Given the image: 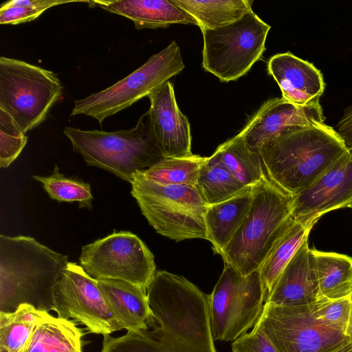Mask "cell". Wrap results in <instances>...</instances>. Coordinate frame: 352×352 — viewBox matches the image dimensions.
I'll return each instance as SVG.
<instances>
[{"instance_id":"obj_1","label":"cell","mask_w":352,"mask_h":352,"mask_svg":"<svg viewBox=\"0 0 352 352\" xmlns=\"http://www.w3.org/2000/svg\"><path fill=\"white\" fill-rule=\"evenodd\" d=\"M258 152L267 177L293 196L311 186L349 151L336 131L323 123L285 131Z\"/></svg>"},{"instance_id":"obj_2","label":"cell","mask_w":352,"mask_h":352,"mask_svg":"<svg viewBox=\"0 0 352 352\" xmlns=\"http://www.w3.org/2000/svg\"><path fill=\"white\" fill-rule=\"evenodd\" d=\"M292 195L267 175L253 187L249 212L221 254L242 275L258 270L292 217Z\"/></svg>"},{"instance_id":"obj_3","label":"cell","mask_w":352,"mask_h":352,"mask_svg":"<svg viewBox=\"0 0 352 352\" xmlns=\"http://www.w3.org/2000/svg\"><path fill=\"white\" fill-rule=\"evenodd\" d=\"M63 133L87 165L107 170L130 184L135 173L148 169L164 157L148 111L131 129L107 132L65 126Z\"/></svg>"},{"instance_id":"obj_4","label":"cell","mask_w":352,"mask_h":352,"mask_svg":"<svg viewBox=\"0 0 352 352\" xmlns=\"http://www.w3.org/2000/svg\"><path fill=\"white\" fill-rule=\"evenodd\" d=\"M58 253L29 236L0 235L1 304L30 296L51 298L54 286L68 263Z\"/></svg>"},{"instance_id":"obj_5","label":"cell","mask_w":352,"mask_h":352,"mask_svg":"<svg viewBox=\"0 0 352 352\" xmlns=\"http://www.w3.org/2000/svg\"><path fill=\"white\" fill-rule=\"evenodd\" d=\"M131 184V195L157 233L175 241L208 240L205 215L208 206L196 186L157 184L140 171Z\"/></svg>"},{"instance_id":"obj_6","label":"cell","mask_w":352,"mask_h":352,"mask_svg":"<svg viewBox=\"0 0 352 352\" xmlns=\"http://www.w3.org/2000/svg\"><path fill=\"white\" fill-rule=\"evenodd\" d=\"M53 72L23 60L0 58V109L25 133L45 120L63 94Z\"/></svg>"},{"instance_id":"obj_7","label":"cell","mask_w":352,"mask_h":352,"mask_svg":"<svg viewBox=\"0 0 352 352\" xmlns=\"http://www.w3.org/2000/svg\"><path fill=\"white\" fill-rule=\"evenodd\" d=\"M185 68L179 47L173 41L138 69L114 85L74 101L71 116H90L102 123L157 89Z\"/></svg>"},{"instance_id":"obj_8","label":"cell","mask_w":352,"mask_h":352,"mask_svg":"<svg viewBox=\"0 0 352 352\" xmlns=\"http://www.w3.org/2000/svg\"><path fill=\"white\" fill-rule=\"evenodd\" d=\"M270 28L252 10L227 26L201 30L202 67L221 81L236 80L261 58Z\"/></svg>"},{"instance_id":"obj_9","label":"cell","mask_w":352,"mask_h":352,"mask_svg":"<svg viewBox=\"0 0 352 352\" xmlns=\"http://www.w3.org/2000/svg\"><path fill=\"white\" fill-rule=\"evenodd\" d=\"M265 303L259 270L243 276L225 263L209 295L210 327L214 340L234 341L254 327Z\"/></svg>"},{"instance_id":"obj_10","label":"cell","mask_w":352,"mask_h":352,"mask_svg":"<svg viewBox=\"0 0 352 352\" xmlns=\"http://www.w3.org/2000/svg\"><path fill=\"white\" fill-rule=\"evenodd\" d=\"M79 261L95 279L124 280L146 291L157 272L152 252L129 231L114 232L82 246Z\"/></svg>"},{"instance_id":"obj_11","label":"cell","mask_w":352,"mask_h":352,"mask_svg":"<svg viewBox=\"0 0 352 352\" xmlns=\"http://www.w3.org/2000/svg\"><path fill=\"white\" fill-rule=\"evenodd\" d=\"M279 352H322L351 338L316 318L309 305L265 302L254 326Z\"/></svg>"},{"instance_id":"obj_12","label":"cell","mask_w":352,"mask_h":352,"mask_svg":"<svg viewBox=\"0 0 352 352\" xmlns=\"http://www.w3.org/2000/svg\"><path fill=\"white\" fill-rule=\"evenodd\" d=\"M50 303L58 318L77 321L103 336L121 330L110 311L96 279L80 265L68 262L53 287Z\"/></svg>"},{"instance_id":"obj_13","label":"cell","mask_w":352,"mask_h":352,"mask_svg":"<svg viewBox=\"0 0 352 352\" xmlns=\"http://www.w3.org/2000/svg\"><path fill=\"white\" fill-rule=\"evenodd\" d=\"M352 201V150L341 157L311 186L292 196V217L310 226L331 210Z\"/></svg>"},{"instance_id":"obj_14","label":"cell","mask_w":352,"mask_h":352,"mask_svg":"<svg viewBox=\"0 0 352 352\" xmlns=\"http://www.w3.org/2000/svg\"><path fill=\"white\" fill-rule=\"evenodd\" d=\"M324 120L320 101L297 106L274 98L258 109L240 133L247 146L258 151L265 142L285 131L323 124Z\"/></svg>"},{"instance_id":"obj_15","label":"cell","mask_w":352,"mask_h":352,"mask_svg":"<svg viewBox=\"0 0 352 352\" xmlns=\"http://www.w3.org/2000/svg\"><path fill=\"white\" fill-rule=\"evenodd\" d=\"M148 98L153 133L164 157L192 155L190 123L178 107L172 83L165 82Z\"/></svg>"},{"instance_id":"obj_16","label":"cell","mask_w":352,"mask_h":352,"mask_svg":"<svg viewBox=\"0 0 352 352\" xmlns=\"http://www.w3.org/2000/svg\"><path fill=\"white\" fill-rule=\"evenodd\" d=\"M267 71L277 82L282 98L295 105L305 106L320 101L324 91L320 71L290 52L272 56Z\"/></svg>"},{"instance_id":"obj_17","label":"cell","mask_w":352,"mask_h":352,"mask_svg":"<svg viewBox=\"0 0 352 352\" xmlns=\"http://www.w3.org/2000/svg\"><path fill=\"white\" fill-rule=\"evenodd\" d=\"M319 298L308 237L284 268L265 302L282 306L309 305Z\"/></svg>"},{"instance_id":"obj_18","label":"cell","mask_w":352,"mask_h":352,"mask_svg":"<svg viewBox=\"0 0 352 352\" xmlns=\"http://www.w3.org/2000/svg\"><path fill=\"white\" fill-rule=\"evenodd\" d=\"M87 3L129 19L137 30L165 28L177 23L198 25L197 21L173 0H94Z\"/></svg>"},{"instance_id":"obj_19","label":"cell","mask_w":352,"mask_h":352,"mask_svg":"<svg viewBox=\"0 0 352 352\" xmlns=\"http://www.w3.org/2000/svg\"><path fill=\"white\" fill-rule=\"evenodd\" d=\"M112 315L127 331L147 329L153 320L146 292L130 283L115 279H96Z\"/></svg>"},{"instance_id":"obj_20","label":"cell","mask_w":352,"mask_h":352,"mask_svg":"<svg viewBox=\"0 0 352 352\" xmlns=\"http://www.w3.org/2000/svg\"><path fill=\"white\" fill-rule=\"evenodd\" d=\"M254 186H247L234 197L208 206L205 223L209 241L221 255L246 217L253 199Z\"/></svg>"},{"instance_id":"obj_21","label":"cell","mask_w":352,"mask_h":352,"mask_svg":"<svg viewBox=\"0 0 352 352\" xmlns=\"http://www.w3.org/2000/svg\"><path fill=\"white\" fill-rule=\"evenodd\" d=\"M319 298L334 300L352 295V258L310 249Z\"/></svg>"},{"instance_id":"obj_22","label":"cell","mask_w":352,"mask_h":352,"mask_svg":"<svg viewBox=\"0 0 352 352\" xmlns=\"http://www.w3.org/2000/svg\"><path fill=\"white\" fill-rule=\"evenodd\" d=\"M82 337L73 321L48 314L36 324L23 352H82Z\"/></svg>"},{"instance_id":"obj_23","label":"cell","mask_w":352,"mask_h":352,"mask_svg":"<svg viewBox=\"0 0 352 352\" xmlns=\"http://www.w3.org/2000/svg\"><path fill=\"white\" fill-rule=\"evenodd\" d=\"M312 226H307L294 220H289L264 262L258 269L265 294V302L277 279L306 238Z\"/></svg>"},{"instance_id":"obj_24","label":"cell","mask_w":352,"mask_h":352,"mask_svg":"<svg viewBox=\"0 0 352 352\" xmlns=\"http://www.w3.org/2000/svg\"><path fill=\"white\" fill-rule=\"evenodd\" d=\"M190 14L201 30L232 24L252 10L250 0H173Z\"/></svg>"},{"instance_id":"obj_25","label":"cell","mask_w":352,"mask_h":352,"mask_svg":"<svg viewBox=\"0 0 352 352\" xmlns=\"http://www.w3.org/2000/svg\"><path fill=\"white\" fill-rule=\"evenodd\" d=\"M196 186L208 206L225 201L247 187L227 168L216 151L202 164Z\"/></svg>"},{"instance_id":"obj_26","label":"cell","mask_w":352,"mask_h":352,"mask_svg":"<svg viewBox=\"0 0 352 352\" xmlns=\"http://www.w3.org/2000/svg\"><path fill=\"white\" fill-rule=\"evenodd\" d=\"M233 175L244 186L256 184L266 174L258 151L250 149L239 132L215 151Z\"/></svg>"},{"instance_id":"obj_27","label":"cell","mask_w":352,"mask_h":352,"mask_svg":"<svg viewBox=\"0 0 352 352\" xmlns=\"http://www.w3.org/2000/svg\"><path fill=\"white\" fill-rule=\"evenodd\" d=\"M206 158L194 154L186 157H164L140 173L160 184L196 186L199 170Z\"/></svg>"},{"instance_id":"obj_28","label":"cell","mask_w":352,"mask_h":352,"mask_svg":"<svg viewBox=\"0 0 352 352\" xmlns=\"http://www.w3.org/2000/svg\"><path fill=\"white\" fill-rule=\"evenodd\" d=\"M40 182L50 197L59 202H78L80 208L91 209L94 197L89 183L65 177L55 165L49 176L34 175Z\"/></svg>"},{"instance_id":"obj_29","label":"cell","mask_w":352,"mask_h":352,"mask_svg":"<svg viewBox=\"0 0 352 352\" xmlns=\"http://www.w3.org/2000/svg\"><path fill=\"white\" fill-rule=\"evenodd\" d=\"M36 324L25 320L15 309L0 313V351L23 352Z\"/></svg>"},{"instance_id":"obj_30","label":"cell","mask_w":352,"mask_h":352,"mask_svg":"<svg viewBox=\"0 0 352 352\" xmlns=\"http://www.w3.org/2000/svg\"><path fill=\"white\" fill-rule=\"evenodd\" d=\"M28 138L14 119L0 109V166L8 168L20 155Z\"/></svg>"},{"instance_id":"obj_31","label":"cell","mask_w":352,"mask_h":352,"mask_svg":"<svg viewBox=\"0 0 352 352\" xmlns=\"http://www.w3.org/2000/svg\"><path fill=\"white\" fill-rule=\"evenodd\" d=\"M310 307L316 318L346 334L352 311V295L334 300L319 298Z\"/></svg>"},{"instance_id":"obj_32","label":"cell","mask_w":352,"mask_h":352,"mask_svg":"<svg viewBox=\"0 0 352 352\" xmlns=\"http://www.w3.org/2000/svg\"><path fill=\"white\" fill-rule=\"evenodd\" d=\"M232 351L279 352L268 337L256 327L232 342Z\"/></svg>"},{"instance_id":"obj_33","label":"cell","mask_w":352,"mask_h":352,"mask_svg":"<svg viewBox=\"0 0 352 352\" xmlns=\"http://www.w3.org/2000/svg\"><path fill=\"white\" fill-rule=\"evenodd\" d=\"M45 10L44 8L2 3L0 8V23L16 25L29 22L38 18Z\"/></svg>"},{"instance_id":"obj_34","label":"cell","mask_w":352,"mask_h":352,"mask_svg":"<svg viewBox=\"0 0 352 352\" xmlns=\"http://www.w3.org/2000/svg\"><path fill=\"white\" fill-rule=\"evenodd\" d=\"M336 132L341 138L346 148L352 150V107L346 109L336 125Z\"/></svg>"},{"instance_id":"obj_35","label":"cell","mask_w":352,"mask_h":352,"mask_svg":"<svg viewBox=\"0 0 352 352\" xmlns=\"http://www.w3.org/2000/svg\"><path fill=\"white\" fill-rule=\"evenodd\" d=\"M73 2H85L88 1H63V0H10L4 2L7 6H27L35 8L49 9L52 7Z\"/></svg>"},{"instance_id":"obj_36","label":"cell","mask_w":352,"mask_h":352,"mask_svg":"<svg viewBox=\"0 0 352 352\" xmlns=\"http://www.w3.org/2000/svg\"><path fill=\"white\" fill-rule=\"evenodd\" d=\"M322 352H352V339Z\"/></svg>"},{"instance_id":"obj_37","label":"cell","mask_w":352,"mask_h":352,"mask_svg":"<svg viewBox=\"0 0 352 352\" xmlns=\"http://www.w3.org/2000/svg\"><path fill=\"white\" fill-rule=\"evenodd\" d=\"M346 334L352 339V311Z\"/></svg>"},{"instance_id":"obj_38","label":"cell","mask_w":352,"mask_h":352,"mask_svg":"<svg viewBox=\"0 0 352 352\" xmlns=\"http://www.w3.org/2000/svg\"><path fill=\"white\" fill-rule=\"evenodd\" d=\"M348 208H350L351 209H352V201L349 204V205L348 206Z\"/></svg>"}]
</instances>
